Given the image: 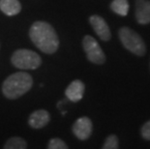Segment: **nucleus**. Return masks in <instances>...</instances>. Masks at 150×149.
<instances>
[{"label": "nucleus", "instance_id": "obj_15", "mask_svg": "<svg viewBox=\"0 0 150 149\" xmlns=\"http://www.w3.org/2000/svg\"><path fill=\"white\" fill-rule=\"evenodd\" d=\"M47 149H69L68 145L61 138H52L47 143Z\"/></svg>", "mask_w": 150, "mask_h": 149}, {"label": "nucleus", "instance_id": "obj_2", "mask_svg": "<svg viewBox=\"0 0 150 149\" xmlns=\"http://www.w3.org/2000/svg\"><path fill=\"white\" fill-rule=\"evenodd\" d=\"M33 85L32 77L25 72H18L6 78L2 84L3 95L10 100H16L27 93Z\"/></svg>", "mask_w": 150, "mask_h": 149}, {"label": "nucleus", "instance_id": "obj_1", "mask_svg": "<svg viewBox=\"0 0 150 149\" xmlns=\"http://www.w3.org/2000/svg\"><path fill=\"white\" fill-rule=\"evenodd\" d=\"M29 37L44 53L52 54L59 47V39L55 30L46 21H35L30 27Z\"/></svg>", "mask_w": 150, "mask_h": 149}, {"label": "nucleus", "instance_id": "obj_6", "mask_svg": "<svg viewBox=\"0 0 150 149\" xmlns=\"http://www.w3.org/2000/svg\"><path fill=\"white\" fill-rule=\"evenodd\" d=\"M93 131V124L91 119L87 116H82L76 119L72 126V132L79 141H86L90 138Z\"/></svg>", "mask_w": 150, "mask_h": 149}, {"label": "nucleus", "instance_id": "obj_16", "mask_svg": "<svg viewBox=\"0 0 150 149\" xmlns=\"http://www.w3.org/2000/svg\"><path fill=\"white\" fill-rule=\"evenodd\" d=\"M140 134L145 141H150V120L142 125L140 129Z\"/></svg>", "mask_w": 150, "mask_h": 149}, {"label": "nucleus", "instance_id": "obj_11", "mask_svg": "<svg viewBox=\"0 0 150 149\" xmlns=\"http://www.w3.org/2000/svg\"><path fill=\"white\" fill-rule=\"evenodd\" d=\"M0 10L7 16L18 15L21 10L18 0H0Z\"/></svg>", "mask_w": 150, "mask_h": 149}, {"label": "nucleus", "instance_id": "obj_10", "mask_svg": "<svg viewBox=\"0 0 150 149\" xmlns=\"http://www.w3.org/2000/svg\"><path fill=\"white\" fill-rule=\"evenodd\" d=\"M136 18L139 24L150 23V0H136Z\"/></svg>", "mask_w": 150, "mask_h": 149}, {"label": "nucleus", "instance_id": "obj_9", "mask_svg": "<svg viewBox=\"0 0 150 149\" xmlns=\"http://www.w3.org/2000/svg\"><path fill=\"white\" fill-rule=\"evenodd\" d=\"M50 121V115L46 109H37L28 117V125L33 129H42Z\"/></svg>", "mask_w": 150, "mask_h": 149}, {"label": "nucleus", "instance_id": "obj_14", "mask_svg": "<svg viewBox=\"0 0 150 149\" xmlns=\"http://www.w3.org/2000/svg\"><path fill=\"white\" fill-rule=\"evenodd\" d=\"M119 147V141L117 136L110 135L105 141L102 149H118Z\"/></svg>", "mask_w": 150, "mask_h": 149}, {"label": "nucleus", "instance_id": "obj_8", "mask_svg": "<svg viewBox=\"0 0 150 149\" xmlns=\"http://www.w3.org/2000/svg\"><path fill=\"white\" fill-rule=\"evenodd\" d=\"M84 91L85 85L83 82L79 80H75L67 86L65 90V95L69 101L76 103L82 99Z\"/></svg>", "mask_w": 150, "mask_h": 149}, {"label": "nucleus", "instance_id": "obj_5", "mask_svg": "<svg viewBox=\"0 0 150 149\" xmlns=\"http://www.w3.org/2000/svg\"><path fill=\"white\" fill-rule=\"evenodd\" d=\"M82 46L86 57L90 62L97 65H102L106 62V55L95 38L86 35L82 40Z\"/></svg>", "mask_w": 150, "mask_h": 149}, {"label": "nucleus", "instance_id": "obj_13", "mask_svg": "<svg viewBox=\"0 0 150 149\" xmlns=\"http://www.w3.org/2000/svg\"><path fill=\"white\" fill-rule=\"evenodd\" d=\"M27 142L21 137H13L6 141L3 149H26Z\"/></svg>", "mask_w": 150, "mask_h": 149}, {"label": "nucleus", "instance_id": "obj_12", "mask_svg": "<svg viewBox=\"0 0 150 149\" xmlns=\"http://www.w3.org/2000/svg\"><path fill=\"white\" fill-rule=\"evenodd\" d=\"M129 2L128 0H113L110 3V9L116 15L121 17H126L129 12Z\"/></svg>", "mask_w": 150, "mask_h": 149}, {"label": "nucleus", "instance_id": "obj_7", "mask_svg": "<svg viewBox=\"0 0 150 149\" xmlns=\"http://www.w3.org/2000/svg\"><path fill=\"white\" fill-rule=\"evenodd\" d=\"M89 23H90L91 26L93 27L95 33L98 35L101 40L106 41V42L110 40L111 33L110 27H108V23L103 18L98 15H93L89 18Z\"/></svg>", "mask_w": 150, "mask_h": 149}, {"label": "nucleus", "instance_id": "obj_3", "mask_svg": "<svg viewBox=\"0 0 150 149\" xmlns=\"http://www.w3.org/2000/svg\"><path fill=\"white\" fill-rule=\"evenodd\" d=\"M118 35H119V39L123 47L126 49L138 56H143L145 54V44L143 42L142 38L135 30L131 29L129 27H122L120 28Z\"/></svg>", "mask_w": 150, "mask_h": 149}, {"label": "nucleus", "instance_id": "obj_4", "mask_svg": "<svg viewBox=\"0 0 150 149\" xmlns=\"http://www.w3.org/2000/svg\"><path fill=\"white\" fill-rule=\"evenodd\" d=\"M11 62L18 69L35 70L39 68L42 64V58L33 50L21 49L16 50L13 53Z\"/></svg>", "mask_w": 150, "mask_h": 149}]
</instances>
